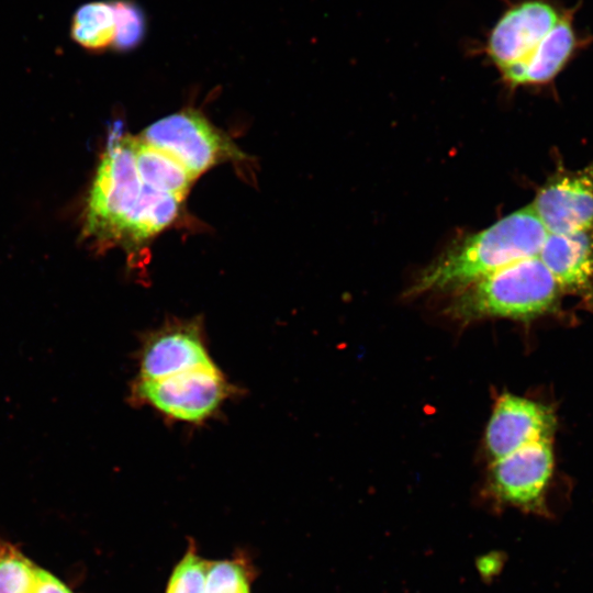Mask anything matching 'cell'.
Here are the masks:
<instances>
[{"instance_id": "obj_1", "label": "cell", "mask_w": 593, "mask_h": 593, "mask_svg": "<svg viewBox=\"0 0 593 593\" xmlns=\"http://www.w3.org/2000/svg\"><path fill=\"white\" fill-rule=\"evenodd\" d=\"M182 200L146 186L136 167L134 137L115 138L89 193L85 233L133 254L176 220Z\"/></svg>"}, {"instance_id": "obj_2", "label": "cell", "mask_w": 593, "mask_h": 593, "mask_svg": "<svg viewBox=\"0 0 593 593\" xmlns=\"http://www.w3.org/2000/svg\"><path fill=\"white\" fill-rule=\"evenodd\" d=\"M548 234L533 205H527L447 250L407 293L458 292L510 264L538 256Z\"/></svg>"}, {"instance_id": "obj_3", "label": "cell", "mask_w": 593, "mask_h": 593, "mask_svg": "<svg viewBox=\"0 0 593 593\" xmlns=\"http://www.w3.org/2000/svg\"><path fill=\"white\" fill-rule=\"evenodd\" d=\"M561 288L538 256L510 264L457 292L447 313L462 322L530 318L550 310Z\"/></svg>"}, {"instance_id": "obj_4", "label": "cell", "mask_w": 593, "mask_h": 593, "mask_svg": "<svg viewBox=\"0 0 593 593\" xmlns=\"http://www.w3.org/2000/svg\"><path fill=\"white\" fill-rule=\"evenodd\" d=\"M232 392V385L214 362L161 379H136L132 384L133 401L167 417L194 424L210 418Z\"/></svg>"}, {"instance_id": "obj_5", "label": "cell", "mask_w": 593, "mask_h": 593, "mask_svg": "<svg viewBox=\"0 0 593 593\" xmlns=\"http://www.w3.org/2000/svg\"><path fill=\"white\" fill-rule=\"evenodd\" d=\"M139 137L175 158L194 179L221 161L243 157L226 136L194 111L163 118Z\"/></svg>"}, {"instance_id": "obj_6", "label": "cell", "mask_w": 593, "mask_h": 593, "mask_svg": "<svg viewBox=\"0 0 593 593\" xmlns=\"http://www.w3.org/2000/svg\"><path fill=\"white\" fill-rule=\"evenodd\" d=\"M571 5L561 0H514L490 31L485 53L503 71L525 61Z\"/></svg>"}, {"instance_id": "obj_7", "label": "cell", "mask_w": 593, "mask_h": 593, "mask_svg": "<svg viewBox=\"0 0 593 593\" xmlns=\"http://www.w3.org/2000/svg\"><path fill=\"white\" fill-rule=\"evenodd\" d=\"M552 469L551 439L535 441L493 460L489 489L503 504L541 513Z\"/></svg>"}, {"instance_id": "obj_8", "label": "cell", "mask_w": 593, "mask_h": 593, "mask_svg": "<svg viewBox=\"0 0 593 593\" xmlns=\"http://www.w3.org/2000/svg\"><path fill=\"white\" fill-rule=\"evenodd\" d=\"M532 205L549 234L593 228V161L580 170L556 172Z\"/></svg>"}, {"instance_id": "obj_9", "label": "cell", "mask_w": 593, "mask_h": 593, "mask_svg": "<svg viewBox=\"0 0 593 593\" xmlns=\"http://www.w3.org/2000/svg\"><path fill=\"white\" fill-rule=\"evenodd\" d=\"M213 363L199 321H177L152 333L139 351L136 379L155 380Z\"/></svg>"}, {"instance_id": "obj_10", "label": "cell", "mask_w": 593, "mask_h": 593, "mask_svg": "<svg viewBox=\"0 0 593 593\" xmlns=\"http://www.w3.org/2000/svg\"><path fill=\"white\" fill-rule=\"evenodd\" d=\"M555 416L546 405L505 393L495 403L485 429V447L493 460L528 444L551 439Z\"/></svg>"}, {"instance_id": "obj_11", "label": "cell", "mask_w": 593, "mask_h": 593, "mask_svg": "<svg viewBox=\"0 0 593 593\" xmlns=\"http://www.w3.org/2000/svg\"><path fill=\"white\" fill-rule=\"evenodd\" d=\"M581 1L571 5L563 18L523 63L501 71L511 86L542 85L555 79L568 63L593 42V36L575 25Z\"/></svg>"}, {"instance_id": "obj_12", "label": "cell", "mask_w": 593, "mask_h": 593, "mask_svg": "<svg viewBox=\"0 0 593 593\" xmlns=\"http://www.w3.org/2000/svg\"><path fill=\"white\" fill-rule=\"evenodd\" d=\"M538 257L561 289L593 293V228L548 234Z\"/></svg>"}, {"instance_id": "obj_13", "label": "cell", "mask_w": 593, "mask_h": 593, "mask_svg": "<svg viewBox=\"0 0 593 593\" xmlns=\"http://www.w3.org/2000/svg\"><path fill=\"white\" fill-rule=\"evenodd\" d=\"M134 153L139 177L146 186L184 199L194 178L181 164L141 137H134Z\"/></svg>"}, {"instance_id": "obj_14", "label": "cell", "mask_w": 593, "mask_h": 593, "mask_svg": "<svg viewBox=\"0 0 593 593\" xmlns=\"http://www.w3.org/2000/svg\"><path fill=\"white\" fill-rule=\"evenodd\" d=\"M115 34L111 2L92 1L80 5L74 13L70 36L81 47L103 51L112 46Z\"/></svg>"}, {"instance_id": "obj_15", "label": "cell", "mask_w": 593, "mask_h": 593, "mask_svg": "<svg viewBox=\"0 0 593 593\" xmlns=\"http://www.w3.org/2000/svg\"><path fill=\"white\" fill-rule=\"evenodd\" d=\"M255 569L243 555L211 561L204 593H251Z\"/></svg>"}, {"instance_id": "obj_16", "label": "cell", "mask_w": 593, "mask_h": 593, "mask_svg": "<svg viewBox=\"0 0 593 593\" xmlns=\"http://www.w3.org/2000/svg\"><path fill=\"white\" fill-rule=\"evenodd\" d=\"M37 568L18 547L0 538V593H32Z\"/></svg>"}, {"instance_id": "obj_17", "label": "cell", "mask_w": 593, "mask_h": 593, "mask_svg": "<svg viewBox=\"0 0 593 593\" xmlns=\"http://www.w3.org/2000/svg\"><path fill=\"white\" fill-rule=\"evenodd\" d=\"M211 560L199 555L194 540L174 566L167 580L165 593H204Z\"/></svg>"}, {"instance_id": "obj_18", "label": "cell", "mask_w": 593, "mask_h": 593, "mask_svg": "<svg viewBox=\"0 0 593 593\" xmlns=\"http://www.w3.org/2000/svg\"><path fill=\"white\" fill-rule=\"evenodd\" d=\"M110 2L115 22L112 46L120 52L136 48L143 42L147 31L145 12L134 0H112Z\"/></svg>"}, {"instance_id": "obj_19", "label": "cell", "mask_w": 593, "mask_h": 593, "mask_svg": "<svg viewBox=\"0 0 593 593\" xmlns=\"http://www.w3.org/2000/svg\"><path fill=\"white\" fill-rule=\"evenodd\" d=\"M32 593H74L56 575L37 568L35 582Z\"/></svg>"}]
</instances>
